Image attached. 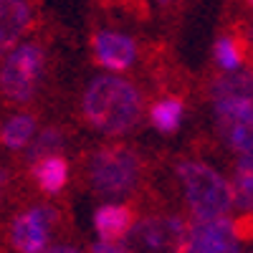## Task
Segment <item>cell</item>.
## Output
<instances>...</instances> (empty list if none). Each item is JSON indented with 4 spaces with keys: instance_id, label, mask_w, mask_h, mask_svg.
<instances>
[{
    "instance_id": "6da1fadb",
    "label": "cell",
    "mask_w": 253,
    "mask_h": 253,
    "mask_svg": "<svg viewBox=\"0 0 253 253\" xmlns=\"http://www.w3.org/2000/svg\"><path fill=\"white\" fill-rule=\"evenodd\" d=\"M218 134L233 152L253 150V71L236 69L210 84Z\"/></svg>"
},
{
    "instance_id": "7a4b0ae2",
    "label": "cell",
    "mask_w": 253,
    "mask_h": 253,
    "mask_svg": "<svg viewBox=\"0 0 253 253\" xmlns=\"http://www.w3.org/2000/svg\"><path fill=\"white\" fill-rule=\"evenodd\" d=\"M142 94L134 84L117 76H96L81 99L84 117L104 134H126L142 119Z\"/></svg>"
},
{
    "instance_id": "3957f363",
    "label": "cell",
    "mask_w": 253,
    "mask_h": 253,
    "mask_svg": "<svg viewBox=\"0 0 253 253\" xmlns=\"http://www.w3.org/2000/svg\"><path fill=\"white\" fill-rule=\"evenodd\" d=\"M144 175V162L137 150L126 144H112L91 152L86 160V180L91 193L104 200L129 198Z\"/></svg>"
},
{
    "instance_id": "277c9868",
    "label": "cell",
    "mask_w": 253,
    "mask_h": 253,
    "mask_svg": "<svg viewBox=\"0 0 253 253\" xmlns=\"http://www.w3.org/2000/svg\"><path fill=\"white\" fill-rule=\"evenodd\" d=\"M177 177L185 193L187 213L193 220H210V218H223L230 215L236 208V193L220 172L205 162L198 160H185L177 165Z\"/></svg>"
},
{
    "instance_id": "5b68a950",
    "label": "cell",
    "mask_w": 253,
    "mask_h": 253,
    "mask_svg": "<svg viewBox=\"0 0 253 253\" xmlns=\"http://www.w3.org/2000/svg\"><path fill=\"white\" fill-rule=\"evenodd\" d=\"M46 74V51L41 43L26 41L0 58V94L13 104L31 101Z\"/></svg>"
},
{
    "instance_id": "8992f818",
    "label": "cell",
    "mask_w": 253,
    "mask_h": 253,
    "mask_svg": "<svg viewBox=\"0 0 253 253\" xmlns=\"http://www.w3.org/2000/svg\"><path fill=\"white\" fill-rule=\"evenodd\" d=\"M190 225L182 215H147L134 220L129 230V248L139 251H182Z\"/></svg>"
},
{
    "instance_id": "52a82bcc",
    "label": "cell",
    "mask_w": 253,
    "mask_h": 253,
    "mask_svg": "<svg viewBox=\"0 0 253 253\" xmlns=\"http://www.w3.org/2000/svg\"><path fill=\"white\" fill-rule=\"evenodd\" d=\"M58 223V210L51 205H33L10 225V243L15 251L41 253L51 248V230Z\"/></svg>"
},
{
    "instance_id": "ba28073f",
    "label": "cell",
    "mask_w": 253,
    "mask_h": 253,
    "mask_svg": "<svg viewBox=\"0 0 253 253\" xmlns=\"http://www.w3.org/2000/svg\"><path fill=\"white\" fill-rule=\"evenodd\" d=\"M187 253H223V251H241V238L236 233V225L228 215L210 218V220H195L190 225Z\"/></svg>"
},
{
    "instance_id": "9c48e42d",
    "label": "cell",
    "mask_w": 253,
    "mask_h": 253,
    "mask_svg": "<svg viewBox=\"0 0 253 253\" xmlns=\"http://www.w3.org/2000/svg\"><path fill=\"white\" fill-rule=\"evenodd\" d=\"M33 20L31 0H0V58L20 43V38L33 28Z\"/></svg>"
},
{
    "instance_id": "30bf717a",
    "label": "cell",
    "mask_w": 253,
    "mask_h": 253,
    "mask_svg": "<svg viewBox=\"0 0 253 253\" xmlns=\"http://www.w3.org/2000/svg\"><path fill=\"white\" fill-rule=\"evenodd\" d=\"M96 63L107 66L112 71H124L129 69L137 58V46L129 36L114 33V31H96L91 38Z\"/></svg>"
},
{
    "instance_id": "8fae6325",
    "label": "cell",
    "mask_w": 253,
    "mask_h": 253,
    "mask_svg": "<svg viewBox=\"0 0 253 253\" xmlns=\"http://www.w3.org/2000/svg\"><path fill=\"white\" fill-rule=\"evenodd\" d=\"M134 210L126 205H101L94 215V228L101 241H122L134 225Z\"/></svg>"
},
{
    "instance_id": "7c38bea8",
    "label": "cell",
    "mask_w": 253,
    "mask_h": 253,
    "mask_svg": "<svg viewBox=\"0 0 253 253\" xmlns=\"http://www.w3.org/2000/svg\"><path fill=\"white\" fill-rule=\"evenodd\" d=\"M31 167H33V177H36L38 187L43 190L46 195L61 193V190L66 187V182H69V162L61 157V152L38 160Z\"/></svg>"
},
{
    "instance_id": "4fadbf2b",
    "label": "cell",
    "mask_w": 253,
    "mask_h": 253,
    "mask_svg": "<svg viewBox=\"0 0 253 253\" xmlns=\"http://www.w3.org/2000/svg\"><path fill=\"white\" fill-rule=\"evenodd\" d=\"M36 137V117L33 114H13L3 129H0V144L5 150H26Z\"/></svg>"
},
{
    "instance_id": "5bb4252c",
    "label": "cell",
    "mask_w": 253,
    "mask_h": 253,
    "mask_svg": "<svg viewBox=\"0 0 253 253\" xmlns=\"http://www.w3.org/2000/svg\"><path fill=\"white\" fill-rule=\"evenodd\" d=\"M233 193L236 205L246 213H253V150L241 152L233 165Z\"/></svg>"
},
{
    "instance_id": "9a60e30c",
    "label": "cell",
    "mask_w": 253,
    "mask_h": 253,
    "mask_svg": "<svg viewBox=\"0 0 253 253\" xmlns=\"http://www.w3.org/2000/svg\"><path fill=\"white\" fill-rule=\"evenodd\" d=\"M150 119L162 134H172L182 122V101L180 99H162V101L152 104Z\"/></svg>"
},
{
    "instance_id": "2e32d148",
    "label": "cell",
    "mask_w": 253,
    "mask_h": 253,
    "mask_svg": "<svg viewBox=\"0 0 253 253\" xmlns=\"http://www.w3.org/2000/svg\"><path fill=\"white\" fill-rule=\"evenodd\" d=\"M26 160L33 165L38 160H43L48 155H58L63 150V132L61 129H53V126H48V129H43L41 134L33 137V142L26 147Z\"/></svg>"
},
{
    "instance_id": "e0dca14e",
    "label": "cell",
    "mask_w": 253,
    "mask_h": 253,
    "mask_svg": "<svg viewBox=\"0 0 253 253\" xmlns=\"http://www.w3.org/2000/svg\"><path fill=\"white\" fill-rule=\"evenodd\" d=\"M246 53H243V41L233 38V36H220L218 43H215V61L218 66L225 71H236L241 69Z\"/></svg>"
},
{
    "instance_id": "ac0fdd59",
    "label": "cell",
    "mask_w": 253,
    "mask_h": 253,
    "mask_svg": "<svg viewBox=\"0 0 253 253\" xmlns=\"http://www.w3.org/2000/svg\"><path fill=\"white\" fill-rule=\"evenodd\" d=\"M233 225H236V233H238L241 241H253V213H246Z\"/></svg>"
},
{
    "instance_id": "d6986e66",
    "label": "cell",
    "mask_w": 253,
    "mask_h": 253,
    "mask_svg": "<svg viewBox=\"0 0 253 253\" xmlns=\"http://www.w3.org/2000/svg\"><path fill=\"white\" fill-rule=\"evenodd\" d=\"M5 182H8V175L5 170H0V200H3V193H5Z\"/></svg>"
},
{
    "instance_id": "ffe728a7",
    "label": "cell",
    "mask_w": 253,
    "mask_h": 253,
    "mask_svg": "<svg viewBox=\"0 0 253 253\" xmlns=\"http://www.w3.org/2000/svg\"><path fill=\"white\" fill-rule=\"evenodd\" d=\"M248 5H251V8H253V0H248Z\"/></svg>"
},
{
    "instance_id": "44dd1931",
    "label": "cell",
    "mask_w": 253,
    "mask_h": 253,
    "mask_svg": "<svg viewBox=\"0 0 253 253\" xmlns=\"http://www.w3.org/2000/svg\"><path fill=\"white\" fill-rule=\"evenodd\" d=\"M160 3H167V0H160Z\"/></svg>"
}]
</instances>
